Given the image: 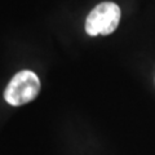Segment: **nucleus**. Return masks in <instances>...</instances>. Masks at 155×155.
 I'll list each match as a JSON object with an SVG mask.
<instances>
[{"label": "nucleus", "mask_w": 155, "mask_h": 155, "mask_svg": "<svg viewBox=\"0 0 155 155\" xmlns=\"http://www.w3.org/2000/svg\"><path fill=\"white\" fill-rule=\"evenodd\" d=\"M120 8L115 3H101L87 17L85 31L91 36L113 34L120 22Z\"/></svg>", "instance_id": "2"}, {"label": "nucleus", "mask_w": 155, "mask_h": 155, "mask_svg": "<svg viewBox=\"0 0 155 155\" xmlns=\"http://www.w3.org/2000/svg\"><path fill=\"white\" fill-rule=\"evenodd\" d=\"M40 92V80L34 71L22 70L12 78L4 91V100L12 106H22L35 100Z\"/></svg>", "instance_id": "1"}]
</instances>
